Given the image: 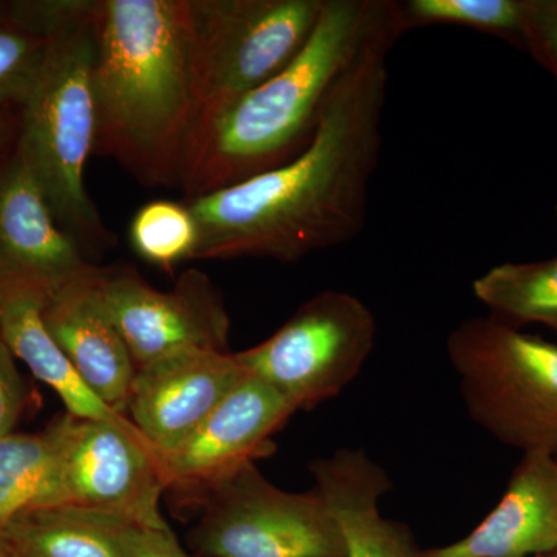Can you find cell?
Returning a JSON list of instances; mask_svg holds the SVG:
<instances>
[{
  "label": "cell",
  "mask_w": 557,
  "mask_h": 557,
  "mask_svg": "<svg viewBox=\"0 0 557 557\" xmlns=\"http://www.w3.org/2000/svg\"><path fill=\"white\" fill-rule=\"evenodd\" d=\"M9 5L25 24L46 35L42 61L21 104L16 150L58 225L91 262L116 244L86 188L97 132V0H30Z\"/></svg>",
  "instance_id": "277c9868"
},
{
  "label": "cell",
  "mask_w": 557,
  "mask_h": 557,
  "mask_svg": "<svg viewBox=\"0 0 557 557\" xmlns=\"http://www.w3.org/2000/svg\"><path fill=\"white\" fill-rule=\"evenodd\" d=\"M557 552V457L527 453L497 507L468 536L420 557H528Z\"/></svg>",
  "instance_id": "5bb4252c"
},
{
  "label": "cell",
  "mask_w": 557,
  "mask_h": 557,
  "mask_svg": "<svg viewBox=\"0 0 557 557\" xmlns=\"http://www.w3.org/2000/svg\"><path fill=\"white\" fill-rule=\"evenodd\" d=\"M60 450L51 424L38 434L0 437V530L14 516L58 507Z\"/></svg>",
  "instance_id": "ac0fdd59"
},
{
  "label": "cell",
  "mask_w": 557,
  "mask_h": 557,
  "mask_svg": "<svg viewBox=\"0 0 557 557\" xmlns=\"http://www.w3.org/2000/svg\"><path fill=\"white\" fill-rule=\"evenodd\" d=\"M375 338L369 307L350 293L327 289L269 339L234 355L248 375L265 381L298 412L336 397L357 379Z\"/></svg>",
  "instance_id": "52a82bcc"
},
{
  "label": "cell",
  "mask_w": 557,
  "mask_h": 557,
  "mask_svg": "<svg viewBox=\"0 0 557 557\" xmlns=\"http://www.w3.org/2000/svg\"><path fill=\"white\" fill-rule=\"evenodd\" d=\"M194 557H347L343 531L317 490L289 493L248 465L201 502Z\"/></svg>",
  "instance_id": "ba28073f"
},
{
  "label": "cell",
  "mask_w": 557,
  "mask_h": 557,
  "mask_svg": "<svg viewBox=\"0 0 557 557\" xmlns=\"http://www.w3.org/2000/svg\"><path fill=\"white\" fill-rule=\"evenodd\" d=\"M46 50V35L17 20L3 7L0 14V109L22 104Z\"/></svg>",
  "instance_id": "7402d4cb"
},
{
  "label": "cell",
  "mask_w": 557,
  "mask_h": 557,
  "mask_svg": "<svg viewBox=\"0 0 557 557\" xmlns=\"http://www.w3.org/2000/svg\"><path fill=\"white\" fill-rule=\"evenodd\" d=\"M296 410L265 381L248 375L185 442L160 456L164 494L197 512L231 475L276 453L274 435Z\"/></svg>",
  "instance_id": "8fae6325"
},
{
  "label": "cell",
  "mask_w": 557,
  "mask_h": 557,
  "mask_svg": "<svg viewBox=\"0 0 557 557\" xmlns=\"http://www.w3.org/2000/svg\"><path fill=\"white\" fill-rule=\"evenodd\" d=\"M475 298L505 324H541L557 333V256L528 263H502L472 284Z\"/></svg>",
  "instance_id": "d6986e66"
},
{
  "label": "cell",
  "mask_w": 557,
  "mask_h": 557,
  "mask_svg": "<svg viewBox=\"0 0 557 557\" xmlns=\"http://www.w3.org/2000/svg\"><path fill=\"white\" fill-rule=\"evenodd\" d=\"M129 236L139 258L171 274L178 263L193 260L199 225L188 203L153 200L138 209Z\"/></svg>",
  "instance_id": "44dd1931"
},
{
  "label": "cell",
  "mask_w": 557,
  "mask_h": 557,
  "mask_svg": "<svg viewBox=\"0 0 557 557\" xmlns=\"http://www.w3.org/2000/svg\"><path fill=\"white\" fill-rule=\"evenodd\" d=\"M94 153L180 186L197 124L188 0H97Z\"/></svg>",
  "instance_id": "7a4b0ae2"
},
{
  "label": "cell",
  "mask_w": 557,
  "mask_h": 557,
  "mask_svg": "<svg viewBox=\"0 0 557 557\" xmlns=\"http://www.w3.org/2000/svg\"><path fill=\"white\" fill-rule=\"evenodd\" d=\"M134 528L86 509H32L0 530V557H134Z\"/></svg>",
  "instance_id": "e0dca14e"
},
{
  "label": "cell",
  "mask_w": 557,
  "mask_h": 557,
  "mask_svg": "<svg viewBox=\"0 0 557 557\" xmlns=\"http://www.w3.org/2000/svg\"><path fill=\"white\" fill-rule=\"evenodd\" d=\"M95 270L51 293L42 310L44 324L91 392L126 416L137 368L95 295Z\"/></svg>",
  "instance_id": "9a60e30c"
},
{
  "label": "cell",
  "mask_w": 557,
  "mask_h": 557,
  "mask_svg": "<svg viewBox=\"0 0 557 557\" xmlns=\"http://www.w3.org/2000/svg\"><path fill=\"white\" fill-rule=\"evenodd\" d=\"M446 351L480 428L523 454L557 457V344L490 314L461 322Z\"/></svg>",
  "instance_id": "5b68a950"
},
{
  "label": "cell",
  "mask_w": 557,
  "mask_h": 557,
  "mask_svg": "<svg viewBox=\"0 0 557 557\" xmlns=\"http://www.w3.org/2000/svg\"><path fill=\"white\" fill-rule=\"evenodd\" d=\"M522 49L557 79V0H525Z\"/></svg>",
  "instance_id": "603a6c76"
},
{
  "label": "cell",
  "mask_w": 557,
  "mask_h": 557,
  "mask_svg": "<svg viewBox=\"0 0 557 557\" xmlns=\"http://www.w3.org/2000/svg\"><path fill=\"white\" fill-rule=\"evenodd\" d=\"M91 282L135 368L190 348L228 351L225 300L203 271H183L166 292L152 287L131 265L97 267Z\"/></svg>",
  "instance_id": "30bf717a"
},
{
  "label": "cell",
  "mask_w": 557,
  "mask_h": 557,
  "mask_svg": "<svg viewBox=\"0 0 557 557\" xmlns=\"http://www.w3.org/2000/svg\"><path fill=\"white\" fill-rule=\"evenodd\" d=\"M14 359L16 358L0 336V437L13 434L27 408V387Z\"/></svg>",
  "instance_id": "cb8c5ba5"
},
{
  "label": "cell",
  "mask_w": 557,
  "mask_h": 557,
  "mask_svg": "<svg viewBox=\"0 0 557 557\" xmlns=\"http://www.w3.org/2000/svg\"><path fill=\"white\" fill-rule=\"evenodd\" d=\"M47 295L27 287L0 288V336L14 358L64 403L67 413L135 428L129 418L109 408L84 383L44 324Z\"/></svg>",
  "instance_id": "2e32d148"
},
{
  "label": "cell",
  "mask_w": 557,
  "mask_h": 557,
  "mask_svg": "<svg viewBox=\"0 0 557 557\" xmlns=\"http://www.w3.org/2000/svg\"><path fill=\"white\" fill-rule=\"evenodd\" d=\"M60 450L58 507L110 516L149 530L170 528L160 454L137 428L65 413L51 423Z\"/></svg>",
  "instance_id": "9c48e42d"
},
{
  "label": "cell",
  "mask_w": 557,
  "mask_h": 557,
  "mask_svg": "<svg viewBox=\"0 0 557 557\" xmlns=\"http://www.w3.org/2000/svg\"><path fill=\"white\" fill-rule=\"evenodd\" d=\"M539 557H557V552H555V553H549V555L539 556Z\"/></svg>",
  "instance_id": "4316f807"
},
{
  "label": "cell",
  "mask_w": 557,
  "mask_h": 557,
  "mask_svg": "<svg viewBox=\"0 0 557 557\" xmlns=\"http://www.w3.org/2000/svg\"><path fill=\"white\" fill-rule=\"evenodd\" d=\"M134 557H194L180 545L178 539L166 530H149L135 527L131 534Z\"/></svg>",
  "instance_id": "d4e9b609"
},
{
  "label": "cell",
  "mask_w": 557,
  "mask_h": 557,
  "mask_svg": "<svg viewBox=\"0 0 557 557\" xmlns=\"http://www.w3.org/2000/svg\"><path fill=\"white\" fill-rule=\"evenodd\" d=\"M395 9V0H324L317 27L292 62L196 127L180 182L188 200L300 156L330 91Z\"/></svg>",
  "instance_id": "3957f363"
},
{
  "label": "cell",
  "mask_w": 557,
  "mask_h": 557,
  "mask_svg": "<svg viewBox=\"0 0 557 557\" xmlns=\"http://www.w3.org/2000/svg\"><path fill=\"white\" fill-rule=\"evenodd\" d=\"M97 269L58 225L49 201L14 149L0 168V288L47 295Z\"/></svg>",
  "instance_id": "4fadbf2b"
},
{
  "label": "cell",
  "mask_w": 557,
  "mask_h": 557,
  "mask_svg": "<svg viewBox=\"0 0 557 557\" xmlns=\"http://www.w3.org/2000/svg\"><path fill=\"white\" fill-rule=\"evenodd\" d=\"M188 3L196 76V127L292 62L310 39L324 7V0H188Z\"/></svg>",
  "instance_id": "8992f818"
},
{
  "label": "cell",
  "mask_w": 557,
  "mask_h": 557,
  "mask_svg": "<svg viewBox=\"0 0 557 557\" xmlns=\"http://www.w3.org/2000/svg\"><path fill=\"white\" fill-rule=\"evenodd\" d=\"M398 3L406 33L432 25H456L523 46L525 0H405Z\"/></svg>",
  "instance_id": "ffe728a7"
},
{
  "label": "cell",
  "mask_w": 557,
  "mask_h": 557,
  "mask_svg": "<svg viewBox=\"0 0 557 557\" xmlns=\"http://www.w3.org/2000/svg\"><path fill=\"white\" fill-rule=\"evenodd\" d=\"M247 376L230 351H178L137 369L126 417L164 456L185 442Z\"/></svg>",
  "instance_id": "7c38bea8"
},
{
  "label": "cell",
  "mask_w": 557,
  "mask_h": 557,
  "mask_svg": "<svg viewBox=\"0 0 557 557\" xmlns=\"http://www.w3.org/2000/svg\"><path fill=\"white\" fill-rule=\"evenodd\" d=\"M405 33L397 2L330 91L317 134L300 156L186 201L199 225L193 260L296 262L361 233L383 146L387 57Z\"/></svg>",
  "instance_id": "6da1fadb"
},
{
  "label": "cell",
  "mask_w": 557,
  "mask_h": 557,
  "mask_svg": "<svg viewBox=\"0 0 557 557\" xmlns=\"http://www.w3.org/2000/svg\"><path fill=\"white\" fill-rule=\"evenodd\" d=\"M7 135V120L3 119L2 113H0V146H2L3 139H5Z\"/></svg>",
  "instance_id": "484cf974"
}]
</instances>
